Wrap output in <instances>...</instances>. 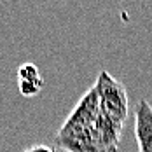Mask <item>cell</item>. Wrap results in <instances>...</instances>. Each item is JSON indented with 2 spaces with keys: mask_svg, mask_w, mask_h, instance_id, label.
Listing matches in <instances>:
<instances>
[{
  "mask_svg": "<svg viewBox=\"0 0 152 152\" xmlns=\"http://www.w3.org/2000/svg\"><path fill=\"white\" fill-rule=\"evenodd\" d=\"M93 88L96 89V94H98L100 114L124 128L128 119V108H129L126 88L107 70H102L98 74V79L93 84Z\"/></svg>",
  "mask_w": 152,
  "mask_h": 152,
  "instance_id": "6da1fadb",
  "label": "cell"
},
{
  "mask_svg": "<svg viewBox=\"0 0 152 152\" xmlns=\"http://www.w3.org/2000/svg\"><path fill=\"white\" fill-rule=\"evenodd\" d=\"M135 142L138 152H152V105L140 98L135 108Z\"/></svg>",
  "mask_w": 152,
  "mask_h": 152,
  "instance_id": "7a4b0ae2",
  "label": "cell"
},
{
  "mask_svg": "<svg viewBox=\"0 0 152 152\" xmlns=\"http://www.w3.org/2000/svg\"><path fill=\"white\" fill-rule=\"evenodd\" d=\"M18 88L25 98H31L44 89V77L33 63H23L18 68Z\"/></svg>",
  "mask_w": 152,
  "mask_h": 152,
  "instance_id": "3957f363",
  "label": "cell"
},
{
  "mask_svg": "<svg viewBox=\"0 0 152 152\" xmlns=\"http://www.w3.org/2000/svg\"><path fill=\"white\" fill-rule=\"evenodd\" d=\"M23 152H54V149H51L49 145H44V143H35V145H30L28 149H25Z\"/></svg>",
  "mask_w": 152,
  "mask_h": 152,
  "instance_id": "277c9868",
  "label": "cell"
}]
</instances>
